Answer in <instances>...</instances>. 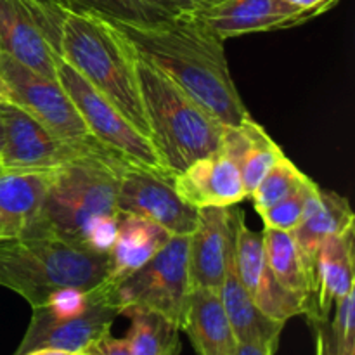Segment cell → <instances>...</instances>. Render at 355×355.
<instances>
[{
	"label": "cell",
	"instance_id": "obj_18",
	"mask_svg": "<svg viewBox=\"0 0 355 355\" xmlns=\"http://www.w3.org/2000/svg\"><path fill=\"white\" fill-rule=\"evenodd\" d=\"M180 331H186L198 355H236L238 342L215 290H191Z\"/></svg>",
	"mask_w": 355,
	"mask_h": 355
},
{
	"label": "cell",
	"instance_id": "obj_32",
	"mask_svg": "<svg viewBox=\"0 0 355 355\" xmlns=\"http://www.w3.org/2000/svg\"><path fill=\"white\" fill-rule=\"evenodd\" d=\"M23 232V224L9 215L0 214V239L17 238Z\"/></svg>",
	"mask_w": 355,
	"mask_h": 355
},
{
	"label": "cell",
	"instance_id": "obj_6",
	"mask_svg": "<svg viewBox=\"0 0 355 355\" xmlns=\"http://www.w3.org/2000/svg\"><path fill=\"white\" fill-rule=\"evenodd\" d=\"M110 284L111 300L120 311L142 307L165 315L182 328L189 302L187 236H172L165 246L141 269Z\"/></svg>",
	"mask_w": 355,
	"mask_h": 355
},
{
	"label": "cell",
	"instance_id": "obj_33",
	"mask_svg": "<svg viewBox=\"0 0 355 355\" xmlns=\"http://www.w3.org/2000/svg\"><path fill=\"white\" fill-rule=\"evenodd\" d=\"M172 2L175 3L182 12H189V14L200 12V10L207 9V7L210 6L208 0H172Z\"/></svg>",
	"mask_w": 355,
	"mask_h": 355
},
{
	"label": "cell",
	"instance_id": "obj_41",
	"mask_svg": "<svg viewBox=\"0 0 355 355\" xmlns=\"http://www.w3.org/2000/svg\"><path fill=\"white\" fill-rule=\"evenodd\" d=\"M2 170H3V168H2V163H0V172H2Z\"/></svg>",
	"mask_w": 355,
	"mask_h": 355
},
{
	"label": "cell",
	"instance_id": "obj_31",
	"mask_svg": "<svg viewBox=\"0 0 355 355\" xmlns=\"http://www.w3.org/2000/svg\"><path fill=\"white\" fill-rule=\"evenodd\" d=\"M291 6L298 7V9L309 10V12L315 14V16H321L326 14L328 10H331L333 7H336L340 3V0H286Z\"/></svg>",
	"mask_w": 355,
	"mask_h": 355
},
{
	"label": "cell",
	"instance_id": "obj_39",
	"mask_svg": "<svg viewBox=\"0 0 355 355\" xmlns=\"http://www.w3.org/2000/svg\"><path fill=\"white\" fill-rule=\"evenodd\" d=\"M218 2H222V0H208V3H210V6H214V3H218Z\"/></svg>",
	"mask_w": 355,
	"mask_h": 355
},
{
	"label": "cell",
	"instance_id": "obj_16",
	"mask_svg": "<svg viewBox=\"0 0 355 355\" xmlns=\"http://www.w3.org/2000/svg\"><path fill=\"white\" fill-rule=\"evenodd\" d=\"M355 225L319 246L311 270V290L305 318L311 324L331 319L340 298L354 290Z\"/></svg>",
	"mask_w": 355,
	"mask_h": 355
},
{
	"label": "cell",
	"instance_id": "obj_20",
	"mask_svg": "<svg viewBox=\"0 0 355 355\" xmlns=\"http://www.w3.org/2000/svg\"><path fill=\"white\" fill-rule=\"evenodd\" d=\"M218 293H220L222 305H224L225 315H227L229 324L234 333L236 342L246 343V345L266 347V349L276 352L284 324L267 318L253 304V300L239 281L234 262L229 267Z\"/></svg>",
	"mask_w": 355,
	"mask_h": 355
},
{
	"label": "cell",
	"instance_id": "obj_2",
	"mask_svg": "<svg viewBox=\"0 0 355 355\" xmlns=\"http://www.w3.org/2000/svg\"><path fill=\"white\" fill-rule=\"evenodd\" d=\"M118 26L146 61L177 83L224 127H239L252 116L232 80L224 40L196 14H179L156 26L120 23Z\"/></svg>",
	"mask_w": 355,
	"mask_h": 355
},
{
	"label": "cell",
	"instance_id": "obj_23",
	"mask_svg": "<svg viewBox=\"0 0 355 355\" xmlns=\"http://www.w3.org/2000/svg\"><path fill=\"white\" fill-rule=\"evenodd\" d=\"M52 170H2L0 172V214L23 224L35 218L44 201Z\"/></svg>",
	"mask_w": 355,
	"mask_h": 355
},
{
	"label": "cell",
	"instance_id": "obj_17",
	"mask_svg": "<svg viewBox=\"0 0 355 355\" xmlns=\"http://www.w3.org/2000/svg\"><path fill=\"white\" fill-rule=\"evenodd\" d=\"M172 184L177 194L198 210L232 207L248 198L238 163L222 149L191 163L173 175Z\"/></svg>",
	"mask_w": 355,
	"mask_h": 355
},
{
	"label": "cell",
	"instance_id": "obj_4",
	"mask_svg": "<svg viewBox=\"0 0 355 355\" xmlns=\"http://www.w3.org/2000/svg\"><path fill=\"white\" fill-rule=\"evenodd\" d=\"M137 75L149 141L166 173L177 175L220 149L224 125L141 54Z\"/></svg>",
	"mask_w": 355,
	"mask_h": 355
},
{
	"label": "cell",
	"instance_id": "obj_22",
	"mask_svg": "<svg viewBox=\"0 0 355 355\" xmlns=\"http://www.w3.org/2000/svg\"><path fill=\"white\" fill-rule=\"evenodd\" d=\"M354 225L355 215L349 200L335 191L319 189L318 200L311 205L304 220L291 231L309 270H312L319 246Z\"/></svg>",
	"mask_w": 355,
	"mask_h": 355
},
{
	"label": "cell",
	"instance_id": "obj_21",
	"mask_svg": "<svg viewBox=\"0 0 355 355\" xmlns=\"http://www.w3.org/2000/svg\"><path fill=\"white\" fill-rule=\"evenodd\" d=\"M220 149L238 163L248 196L284 156L277 142L252 116L246 118L239 127L224 128Z\"/></svg>",
	"mask_w": 355,
	"mask_h": 355
},
{
	"label": "cell",
	"instance_id": "obj_30",
	"mask_svg": "<svg viewBox=\"0 0 355 355\" xmlns=\"http://www.w3.org/2000/svg\"><path fill=\"white\" fill-rule=\"evenodd\" d=\"M85 355H130L128 350L127 340L125 338H114L111 336V331L97 338L96 342L90 343L85 350Z\"/></svg>",
	"mask_w": 355,
	"mask_h": 355
},
{
	"label": "cell",
	"instance_id": "obj_40",
	"mask_svg": "<svg viewBox=\"0 0 355 355\" xmlns=\"http://www.w3.org/2000/svg\"><path fill=\"white\" fill-rule=\"evenodd\" d=\"M71 355H85L83 352H78V354H71Z\"/></svg>",
	"mask_w": 355,
	"mask_h": 355
},
{
	"label": "cell",
	"instance_id": "obj_19",
	"mask_svg": "<svg viewBox=\"0 0 355 355\" xmlns=\"http://www.w3.org/2000/svg\"><path fill=\"white\" fill-rule=\"evenodd\" d=\"M172 238L166 229L139 215L120 214L116 238L110 250L107 283L114 284L148 263Z\"/></svg>",
	"mask_w": 355,
	"mask_h": 355
},
{
	"label": "cell",
	"instance_id": "obj_36",
	"mask_svg": "<svg viewBox=\"0 0 355 355\" xmlns=\"http://www.w3.org/2000/svg\"><path fill=\"white\" fill-rule=\"evenodd\" d=\"M23 355H71V354L62 352V350H55V349H37V350H30V352Z\"/></svg>",
	"mask_w": 355,
	"mask_h": 355
},
{
	"label": "cell",
	"instance_id": "obj_7",
	"mask_svg": "<svg viewBox=\"0 0 355 355\" xmlns=\"http://www.w3.org/2000/svg\"><path fill=\"white\" fill-rule=\"evenodd\" d=\"M68 0H0V54L55 78Z\"/></svg>",
	"mask_w": 355,
	"mask_h": 355
},
{
	"label": "cell",
	"instance_id": "obj_29",
	"mask_svg": "<svg viewBox=\"0 0 355 355\" xmlns=\"http://www.w3.org/2000/svg\"><path fill=\"white\" fill-rule=\"evenodd\" d=\"M315 324L322 326L329 355H355V291L336 302L329 321Z\"/></svg>",
	"mask_w": 355,
	"mask_h": 355
},
{
	"label": "cell",
	"instance_id": "obj_14",
	"mask_svg": "<svg viewBox=\"0 0 355 355\" xmlns=\"http://www.w3.org/2000/svg\"><path fill=\"white\" fill-rule=\"evenodd\" d=\"M234 263L243 288L267 318L286 324L290 319L305 314L307 300L276 279L267 263L262 232L252 231L245 218L238 227Z\"/></svg>",
	"mask_w": 355,
	"mask_h": 355
},
{
	"label": "cell",
	"instance_id": "obj_3",
	"mask_svg": "<svg viewBox=\"0 0 355 355\" xmlns=\"http://www.w3.org/2000/svg\"><path fill=\"white\" fill-rule=\"evenodd\" d=\"M59 55L149 139L139 89V52L118 23L69 2Z\"/></svg>",
	"mask_w": 355,
	"mask_h": 355
},
{
	"label": "cell",
	"instance_id": "obj_26",
	"mask_svg": "<svg viewBox=\"0 0 355 355\" xmlns=\"http://www.w3.org/2000/svg\"><path fill=\"white\" fill-rule=\"evenodd\" d=\"M68 2L128 26H156L173 19L179 14H186L172 0H68Z\"/></svg>",
	"mask_w": 355,
	"mask_h": 355
},
{
	"label": "cell",
	"instance_id": "obj_35",
	"mask_svg": "<svg viewBox=\"0 0 355 355\" xmlns=\"http://www.w3.org/2000/svg\"><path fill=\"white\" fill-rule=\"evenodd\" d=\"M315 326V355H329L328 343H326L324 331H322L321 324H312Z\"/></svg>",
	"mask_w": 355,
	"mask_h": 355
},
{
	"label": "cell",
	"instance_id": "obj_9",
	"mask_svg": "<svg viewBox=\"0 0 355 355\" xmlns=\"http://www.w3.org/2000/svg\"><path fill=\"white\" fill-rule=\"evenodd\" d=\"M0 89L7 103L26 111L58 137L66 141L92 137L58 78H47L16 59L0 54Z\"/></svg>",
	"mask_w": 355,
	"mask_h": 355
},
{
	"label": "cell",
	"instance_id": "obj_37",
	"mask_svg": "<svg viewBox=\"0 0 355 355\" xmlns=\"http://www.w3.org/2000/svg\"><path fill=\"white\" fill-rule=\"evenodd\" d=\"M3 144H6V132H3V123L0 120V151H2Z\"/></svg>",
	"mask_w": 355,
	"mask_h": 355
},
{
	"label": "cell",
	"instance_id": "obj_10",
	"mask_svg": "<svg viewBox=\"0 0 355 355\" xmlns=\"http://www.w3.org/2000/svg\"><path fill=\"white\" fill-rule=\"evenodd\" d=\"M30 326L14 355L37 349H55L68 354L83 352L97 338L111 331L120 311L111 300L107 281L90 290V302L82 312L55 315L44 307L31 309Z\"/></svg>",
	"mask_w": 355,
	"mask_h": 355
},
{
	"label": "cell",
	"instance_id": "obj_11",
	"mask_svg": "<svg viewBox=\"0 0 355 355\" xmlns=\"http://www.w3.org/2000/svg\"><path fill=\"white\" fill-rule=\"evenodd\" d=\"M0 120L6 132V144L0 151L3 170H54L103 146L94 137L87 141L58 137L10 103L0 104Z\"/></svg>",
	"mask_w": 355,
	"mask_h": 355
},
{
	"label": "cell",
	"instance_id": "obj_25",
	"mask_svg": "<svg viewBox=\"0 0 355 355\" xmlns=\"http://www.w3.org/2000/svg\"><path fill=\"white\" fill-rule=\"evenodd\" d=\"M263 252L276 279L286 290L302 295L307 300L311 290V270L290 231L266 227L262 231ZM307 311V309H305Z\"/></svg>",
	"mask_w": 355,
	"mask_h": 355
},
{
	"label": "cell",
	"instance_id": "obj_13",
	"mask_svg": "<svg viewBox=\"0 0 355 355\" xmlns=\"http://www.w3.org/2000/svg\"><path fill=\"white\" fill-rule=\"evenodd\" d=\"M172 179L141 166L127 165L118 187V211L148 218L172 236H189L196 229L200 210L177 194Z\"/></svg>",
	"mask_w": 355,
	"mask_h": 355
},
{
	"label": "cell",
	"instance_id": "obj_34",
	"mask_svg": "<svg viewBox=\"0 0 355 355\" xmlns=\"http://www.w3.org/2000/svg\"><path fill=\"white\" fill-rule=\"evenodd\" d=\"M236 355H276L270 349L259 345H246V343H238Z\"/></svg>",
	"mask_w": 355,
	"mask_h": 355
},
{
	"label": "cell",
	"instance_id": "obj_27",
	"mask_svg": "<svg viewBox=\"0 0 355 355\" xmlns=\"http://www.w3.org/2000/svg\"><path fill=\"white\" fill-rule=\"evenodd\" d=\"M311 177L305 175L286 155L266 173L259 186L252 191L250 198L253 200V207L257 211L272 207L277 201L284 200L288 194L297 191L302 184H305Z\"/></svg>",
	"mask_w": 355,
	"mask_h": 355
},
{
	"label": "cell",
	"instance_id": "obj_12",
	"mask_svg": "<svg viewBox=\"0 0 355 355\" xmlns=\"http://www.w3.org/2000/svg\"><path fill=\"white\" fill-rule=\"evenodd\" d=\"M245 218L238 205L208 207L198 211V225L187 236V274L191 290H220L236 257L239 222Z\"/></svg>",
	"mask_w": 355,
	"mask_h": 355
},
{
	"label": "cell",
	"instance_id": "obj_8",
	"mask_svg": "<svg viewBox=\"0 0 355 355\" xmlns=\"http://www.w3.org/2000/svg\"><path fill=\"white\" fill-rule=\"evenodd\" d=\"M55 78L73 101L89 134L97 142L130 165L170 175L163 168L151 141L61 58L55 68Z\"/></svg>",
	"mask_w": 355,
	"mask_h": 355
},
{
	"label": "cell",
	"instance_id": "obj_5",
	"mask_svg": "<svg viewBox=\"0 0 355 355\" xmlns=\"http://www.w3.org/2000/svg\"><path fill=\"white\" fill-rule=\"evenodd\" d=\"M107 274L110 253L38 236L0 239V286L23 297L31 309L61 290H92Z\"/></svg>",
	"mask_w": 355,
	"mask_h": 355
},
{
	"label": "cell",
	"instance_id": "obj_38",
	"mask_svg": "<svg viewBox=\"0 0 355 355\" xmlns=\"http://www.w3.org/2000/svg\"><path fill=\"white\" fill-rule=\"evenodd\" d=\"M3 103H7V99H6V96H3L2 89H0V104H3Z\"/></svg>",
	"mask_w": 355,
	"mask_h": 355
},
{
	"label": "cell",
	"instance_id": "obj_24",
	"mask_svg": "<svg viewBox=\"0 0 355 355\" xmlns=\"http://www.w3.org/2000/svg\"><path fill=\"white\" fill-rule=\"evenodd\" d=\"M121 315L130 319L127 345L130 355H179V326L165 315L142 307H132Z\"/></svg>",
	"mask_w": 355,
	"mask_h": 355
},
{
	"label": "cell",
	"instance_id": "obj_15",
	"mask_svg": "<svg viewBox=\"0 0 355 355\" xmlns=\"http://www.w3.org/2000/svg\"><path fill=\"white\" fill-rule=\"evenodd\" d=\"M220 40L250 33L288 30L315 19L286 0H222L194 12Z\"/></svg>",
	"mask_w": 355,
	"mask_h": 355
},
{
	"label": "cell",
	"instance_id": "obj_28",
	"mask_svg": "<svg viewBox=\"0 0 355 355\" xmlns=\"http://www.w3.org/2000/svg\"><path fill=\"white\" fill-rule=\"evenodd\" d=\"M319 189L321 187L314 180L309 179L297 191L288 194L284 200L277 201L276 205L266 208V210L257 211V214L262 217L266 227H274L291 232L304 220L305 214L311 208V205L318 200Z\"/></svg>",
	"mask_w": 355,
	"mask_h": 355
},
{
	"label": "cell",
	"instance_id": "obj_1",
	"mask_svg": "<svg viewBox=\"0 0 355 355\" xmlns=\"http://www.w3.org/2000/svg\"><path fill=\"white\" fill-rule=\"evenodd\" d=\"M127 165L99 146L54 168L40 210L21 236L54 238L76 248L110 253L120 218L118 187Z\"/></svg>",
	"mask_w": 355,
	"mask_h": 355
}]
</instances>
